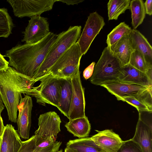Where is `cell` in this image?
Returning <instances> with one entry per match:
<instances>
[{"label":"cell","mask_w":152,"mask_h":152,"mask_svg":"<svg viewBox=\"0 0 152 152\" xmlns=\"http://www.w3.org/2000/svg\"><path fill=\"white\" fill-rule=\"evenodd\" d=\"M130 0H110L107 4L108 20H117L119 16L129 9Z\"/></svg>","instance_id":"obj_24"},{"label":"cell","mask_w":152,"mask_h":152,"mask_svg":"<svg viewBox=\"0 0 152 152\" xmlns=\"http://www.w3.org/2000/svg\"><path fill=\"white\" fill-rule=\"evenodd\" d=\"M83 1L84 0H56V2H61L68 5L77 4L83 2Z\"/></svg>","instance_id":"obj_35"},{"label":"cell","mask_w":152,"mask_h":152,"mask_svg":"<svg viewBox=\"0 0 152 152\" xmlns=\"http://www.w3.org/2000/svg\"><path fill=\"white\" fill-rule=\"evenodd\" d=\"M122 101L125 102L136 107L139 112L140 111H152L142 102L133 96H126L123 98Z\"/></svg>","instance_id":"obj_29"},{"label":"cell","mask_w":152,"mask_h":152,"mask_svg":"<svg viewBox=\"0 0 152 152\" xmlns=\"http://www.w3.org/2000/svg\"><path fill=\"white\" fill-rule=\"evenodd\" d=\"M66 147L77 152H105L88 137L70 140L67 142Z\"/></svg>","instance_id":"obj_22"},{"label":"cell","mask_w":152,"mask_h":152,"mask_svg":"<svg viewBox=\"0 0 152 152\" xmlns=\"http://www.w3.org/2000/svg\"><path fill=\"white\" fill-rule=\"evenodd\" d=\"M129 9L132 13V23L134 29L136 28L143 22L145 16L144 2L142 0L131 1Z\"/></svg>","instance_id":"obj_23"},{"label":"cell","mask_w":152,"mask_h":152,"mask_svg":"<svg viewBox=\"0 0 152 152\" xmlns=\"http://www.w3.org/2000/svg\"><path fill=\"white\" fill-rule=\"evenodd\" d=\"M1 141V138L0 137V144Z\"/></svg>","instance_id":"obj_40"},{"label":"cell","mask_w":152,"mask_h":152,"mask_svg":"<svg viewBox=\"0 0 152 152\" xmlns=\"http://www.w3.org/2000/svg\"><path fill=\"white\" fill-rule=\"evenodd\" d=\"M5 126L4 125L3 119L0 115V137L1 136Z\"/></svg>","instance_id":"obj_36"},{"label":"cell","mask_w":152,"mask_h":152,"mask_svg":"<svg viewBox=\"0 0 152 152\" xmlns=\"http://www.w3.org/2000/svg\"><path fill=\"white\" fill-rule=\"evenodd\" d=\"M133 50L143 55L148 69L152 68V48L146 38L139 31L132 29L130 34Z\"/></svg>","instance_id":"obj_17"},{"label":"cell","mask_w":152,"mask_h":152,"mask_svg":"<svg viewBox=\"0 0 152 152\" xmlns=\"http://www.w3.org/2000/svg\"><path fill=\"white\" fill-rule=\"evenodd\" d=\"M82 56L79 46L75 43L59 58L45 76L50 75L59 78L71 79L80 72Z\"/></svg>","instance_id":"obj_5"},{"label":"cell","mask_w":152,"mask_h":152,"mask_svg":"<svg viewBox=\"0 0 152 152\" xmlns=\"http://www.w3.org/2000/svg\"><path fill=\"white\" fill-rule=\"evenodd\" d=\"M132 29L124 22L121 23L108 34L107 47L110 48L125 36L129 35Z\"/></svg>","instance_id":"obj_25"},{"label":"cell","mask_w":152,"mask_h":152,"mask_svg":"<svg viewBox=\"0 0 152 152\" xmlns=\"http://www.w3.org/2000/svg\"><path fill=\"white\" fill-rule=\"evenodd\" d=\"M57 152H63V150L62 149H61L60 150L58 151Z\"/></svg>","instance_id":"obj_39"},{"label":"cell","mask_w":152,"mask_h":152,"mask_svg":"<svg viewBox=\"0 0 152 152\" xmlns=\"http://www.w3.org/2000/svg\"><path fill=\"white\" fill-rule=\"evenodd\" d=\"M61 144V142L49 138L37 146H35L33 152H57Z\"/></svg>","instance_id":"obj_28"},{"label":"cell","mask_w":152,"mask_h":152,"mask_svg":"<svg viewBox=\"0 0 152 152\" xmlns=\"http://www.w3.org/2000/svg\"><path fill=\"white\" fill-rule=\"evenodd\" d=\"M3 104L2 99L0 95V115H1V113L4 109L5 107Z\"/></svg>","instance_id":"obj_37"},{"label":"cell","mask_w":152,"mask_h":152,"mask_svg":"<svg viewBox=\"0 0 152 152\" xmlns=\"http://www.w3.org/2000/svg\"><path fill=\"white\" fill-rule=\"evenodd\" d=\"M129 64L145 73H146L148 69L143 55L137 50H133Z\"/></svg>","instance_id":"obj_27"},{"label":"cell","mask_w":152,"mask_h":152,"mask_svg":"<svg viewBox=\"0 0 152 152\" xmlns=\"http://www.w3.org/2000/svg\"><path fill=\"white\" fill-rule=\"evenodd\" d=\"M38 120V128L34 132L36 136L35 146L49 138L55 140L61 131V121L59 115L55 111L40 115Z\"/></svg>","instance_id":"obj_8"},{"label":"cell","mask_w":152,"mask_h":152,"mask_svg":"<svg viewBox=\"0 0 152 152\" xmlns=\"http://www.w3.org/2000/svg\"><path fill=\"white\" fill-rule=\"evenodd\" d=\"M59 79L61 93L57 108L68 118L72 93L71 80L64 78Z\"/></svg>","instance_id":"obj_20"},{"label":"cell","mask_w":152,"mask_h":152,"mask_svg":"<svg viewBox=\"0 0 152 152\" xmlns=\"http://www.w3.org/2000/svg\"><path fill=\"white\" fill-rule=\"evenodd\" d=\"M101 86L105 88L111 94L115 95L118 100H122L123 98L126 96L136 97L151 87L123 83L118 81L103 84Z\"/></svg>","instance_id":"obj_14"},{"label":"cell","mask_w":152,"mask_h":152,"mask_svg":"<svg viewBox=\"0 0 152 152\" xmlns=\"http://www.w3.org/2000/svg\"><path fill=\"white\" fill-rule=\"evenodd\" d=\"M109 48L113 55L119 60L123 66L129 64L133 50L130 34L125 36Z\"/></svg>","instance_id":"obj_19"},{"label":"cell","mask_w":152,"mask_h":152,"mask_svg":"<svg viewBox=\"0 0 152 152\" xmlns=\"http://www.w3.org/2000/svg\"><path fill=\"white\" fill-rule=\"evenodd\" d=\"M122 66L119 60L113 55L110 48L106 47L95 65L90 82L93 84L101 86L118 81V77Z\"/></svg>","instance_id":"obj_4"},{"label":"cell","mask_w":152,"mask_h":152,"mask_svg":"<svg viewBox=\"0 0 152 152\" xmlns=\"http://www.w3.org/2000/svg\"><path fill=\"white\" fill-rule=\"evenodd\" d=\"M0 152H18L22 141L17 131L11 124L4 127L1 136Z\"/></svg>","instance_id":"obj_16"},{"label":"cell","mask_w":152,"mask_h":152,"mask_svg":"<svg viewBox=\"0 0 152 152\" xmlns=\"http://www.w3.org/2000/svg\"><path fill=\"white\" fill-rule=\"evenodd\" d=\"M65 126L74 136L79 138L88 137L91 129V124L86 116L69 121Z\"/></svg>","instance_id":"obj_21"},{"label":"cell","mask_w":152,"mask_h":152,"mask_svg":"<svg viewBox=\"0 0 152 152\" xmlns=\"http://www.w3.org/2000/svg\"><path fill=\"white\" fill-rule=\"evenodd\" d=\"M28 23L23 32L22 42L26 44L37 42L50 32L49 23L47 18L36 15L30 18Z\"/></svg>","instance_id":"obj_11"},{"label":"cell","mask_w":152,"mask_h":152,"mask_svg":"<svg viewBox=\"0 0 152 152\" xmlns=\"http://www.w3.org/2000/svg\"><path fill=\"white\" fill-rule=\"evenodd\" d=\"M64 152H77L75 150L66 147L64 149Z\"/></svg>","instance_id":"obj_38"},{"label":"cell","mask_w":152,"mask_h":152,"mask_svg":"<svg viewBox=\"0 0 152 152\" xmlns=\"http://www.w3.org/2000/svg\"><path fill=\"white\" fill-rule=\"evenodd\" d=\"M13 27L12 19L7 9L0 8V37H8L12 34Z\"/></svg>","instance_id":"obj_26"},{"label":"cell","mask_w":152,"mask_h":152,"mask_svg":"<svg viewBox=\"0 0 152 152\" xmlns=\"http://www.w3.org/2000/svg\"><path fill=\"white\" fill-rule=\"evenodd\" d=\"M95 64V62H93L83 71V76L86 80H87L92 76L93 73Z\"/></svg>","instance_id":"obj_32"},{"label":"cell","mask_w":152,"mask_h":152,"mask_svg":"<svg viewBox=\"0 0 152 152\" xmlns=\"http://www.w3.org/2000/svg\"><path fill=\"white\" fill-rule=\"evenodd\" d=\"M105 24L104 18L96 12L88 16L77 43L82 55L87 53L96 36Z\"/></svg>","instance_id":"obj_9"},{"label":"cell","mask_w":152,"mask_h":152,"mask_svg":"<svg viewBox=\"0 0 152 152\" xmlns=\"http://www.w3.org/2000/svg\"><path fill=\"white\" fill-rule=\"evenodd\" d=\"M39 81L40 85L34 87L29 96L35 97L40 104L45 105L46 103L57 108L61 93L59 78L48 75Z\"/></svg>","instance_id":"obj_6"},{"label":"cell","mask_w":152,"mask_h":152,"mask_svg":"<svg viewBox=\"0 0 152 152\" xmlns=\"http://www.w3.org/2000/svg\"><path fill=\"white\" fill-rule=\"evenodd\" d=\"M117 152H142L139 146L131 139L124 141Z\"/></svg>","instance_id":"obj_30"},{"label":"cell","mask_w":152,"mask_h":152,"mask_svg":"<svg viewBox=\"0 0 152 152\" xmlns=\"http://www.w3.org/2000/svg\"><path fill=\"white\" fill-rule=\"evenodd\" d=\"M146 14L149 15L152 14V0H146L144 3Z\"/></svg>","instance_id":"obj_34"},{"label":"cell","mask_w":152,"mask_h":152,"mask_svg":"<svg viewBox=\"0 0 152 152\" xmlns=\"http://www.w3.org/2000/svg\"><path fill=\"white\" fill-rule=\"evenodd\" d=\"M120 82L137 85L147 87L152 86L151 82L146 73H144L129 64L122 66L118 77Z\"/></svg>","instance_id":"obj_15"},{"label":"cell","mask_w":152,"mask_h":152,"mask_svg":"<svg viewBox=\"0 0 152 152\" xmlns=\"http://www.w3.org/2000/svg\"><path fill=\"white\" fill-rule=\"evenodd\" d=\"M131 140L138 145L142 152H152V130L139 119Z\"/></svg>","instance_id":"obj_18"},{"label":"cell","mask_w":152,"mask_h":152,"mask_svg":"<svg viewBox=\"0 0 152 152\" xmlns=\"http://www.w3.org/2000/svg\"><path fill=\"white\" fill-rule=\"evenodd\" d=\"M9 62L4 58V56L0 53V71H3L8 68Z\"/></svg>","instance_id":"obj_33"},{"label":"cell","mask_w":152,"mask_h":152,"mask_svg":"<svg viewBox=\"0 0 152 152\" xmlns=\"http://www.w3.org/2000/svg\"><path fill=\"white\" fill-rule=\"evenodd\" d=\"M36 136L33 135L28 140L22 141L21 147L18 152H33L35 146Z\"/></svg>","instance_id":"obj_31"},{"label":"cell","mask_w":152,"mask_h":152,"mask_svg":"<svg viewBox=\"0 0 152 152\" xmlns=\"http://www.w3.org/2000/svg\"><path fill=\"white\" fill-rule=\"evenodd\" d=\"M58 37V34L50 32L37 42L17 45L6 52L5 56L9 58V66L33 80Z\"/></svg>","instance_id":"obj_1"},{"label":"cell","mask_w":152,"mask_h":152,"mask_svg":"<svg viewBox=\"0 0 152 152\" xmlns=\"http://www.w3.org/2000/svg\"><path fill=\"white\" fill-rule=\"evenodd\" d=\"M71 80L72 93L68 113L69 121L86 116L84 91L80 79V71Z\"/></svg>","instance_id":"obj_10"},{"label":"cell","mask_w":152,"mask_h":152,"mask_svg":"<svg viewBox=\"0 0 152 152\" xmlns=\"http://www.w3.org/2000/svg\"><path fill=\"white\" fill-rule=\"evenodd\" d=\"M81 26H70L65 31L58 34L57 39L52 46L34 78L35 83L39 81L74 44L76 43L81 34Z\"/></svg>","instance_id":"obj_3"},{"label":"cell","mask_w":152,"mask_h":152,"mask_svg":"<svg viewBox=\"0 0 152 152\" xmlns=\"http://www.w3.org/2000/svg\"><path fill=\"white\" fill-rule=\"evenodd\" d=\"M14 15L18 18L40 15L51 10L56 0H9Z\"/></svg>","instance_id":"obj_7"},{"label":"cell","mask_w":152,"mask_h":152,"mask_svg":"<svg viewBox=\"0 0 152 152\" xmlns=\"http://www.w3.org/2000/svg\"><path fill=\"white\" fill-rule=\"evenodd\" d=\"M24 95V97L21 98L18 106L17 123L19 135L22 138L26 139H29L33 103L31 96L26 94Z\"/></svg>","instance_id":"obj_12"},{"label":"cell","mask_w":152,"mask_h":152,"mask_svg":"<svg viewBox=\"0 0 152 152\" xmlns=\"http://www.w3.org/2000/svg\"><path fill=\"white\" fill-rule=\"evenodd\" d=\"M96 131L97 133L90 137V139L105 152H117L124 142L111 129Z\"/></svg>","instance_id":"obj_13"},{"label":"cell","mask_w":152,"mask_h":152,"mask_svg":"<svg viewBox=\"0 0 152 152\" xmlns=\"http://www.w3.org/2000/svg\"><path fill=\"white\" fill-rule=\"evenodd\" d=\"M35 83L10 66L0 71V95L11 122H17L18 107L22 94H26Z\"/></svg>","instance_id":"obj_2"}]
</instances>
